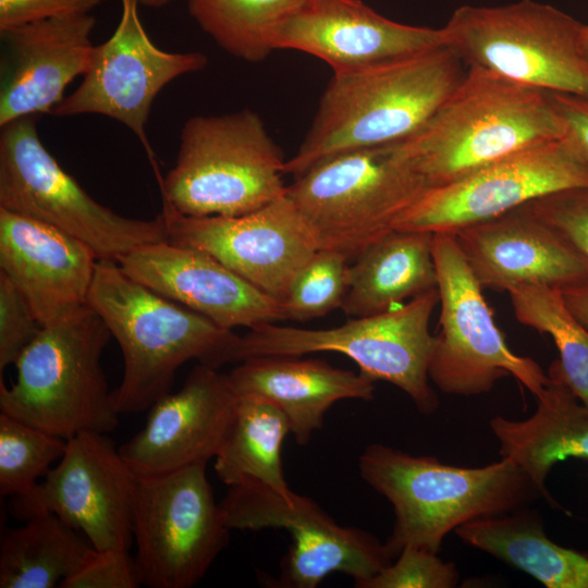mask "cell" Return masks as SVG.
Listing matches in <instances>:
<instances>
[{
    "instance_id": "1",
    "label": "cell",
    "mask_w": 588,
    "mask_h": 588,
    "mask_svg": "<svg viewBox=\"0 0 588 588\" xmlns=\"http://www.w3.org/2000/svg\"><path fill=\"white\" fill-rule=\"evenodd\" d=\"M445 45L350 72L333 73L284 174L299 176L331 156L394 145L419 131L466 71Z\"/></svg>"
},
{
    "instance_id": "2",
    "label": "cell",
    "mask_w": 588,
    "mask_h": 588,
    "mask_svg": "<svg viewBox=\"0 0 588 588\" xmlns=\"http://www.w3.org/2000/svg\"><path fill=\"white\" fill-rule=\"evenodd\" d=\"M87 304L122 352L123 377L111 393L119 414L149 409L171 392L176 370L188 360L215 368L231 363L233 330L136 281L117 261L98 260Z\"/></svg>"
},
{
    "instance_id": "3",
    "label": "cell",
    "mask_w": 588,
    "mask_h": 588,
    "mask_svg": "<svg viewBox=\"0 0 588 588\" xmlns=\"http://www.w3.org/2000/svg\"><path fill=\"white\" fill-rule=\"evenodd\" d=\"M359 474L393 506L395 520L385 546L393 560L406 546L438 553L451 531L486 517L524 509L542 498L512 460L458 467L371 443L358 458Z\"/></svg>"
},
{
    "instance_id": "4",
    "label": "cell",
    "mask_w": 588,
    "mask_h": 588,
    "mask_svg": "<svg viewBox=\"0 0 588 588\" xmlns=\"http://www.w3.org/2000/svg\"><path fill=\"white\" fill-rule=\"evenodd\" d=\"M562 137L548 91L468 68L428 122L392 146L433 187Z\"/></svg>"
},
{
    "instance_id": "5",
    "label": "cell",
    "mask_w": 588,
    "mask_h": 588,
    "mask_svg": "<svg viewBox=\"0 0 588 588\" xmlns=\"http://www.w3.org/2000/svg\"><path fill=\"white\" fill-rule=\"evenodd\" d=\"M111 338L88 304L41 326L14 365L15 382L0 380V412L65 440L114 430L120 414L101 367Z\"/></svg>"
},
{
    "instance_id": "6",
    "label": "cell",
    "mask_w": 588,
    "mask_h": 588,
    "mask_svg": "<svg viewBox=\"0 0 588 588\" xmlns=\"http://www.w3.org/2000/svg\"><path fill=\"white\" fill-rule=\"evenodd\" d=\"M285 160L260 117L244 109L195 115L183 125L162 203L188 217H233L282 197Z\"/></svg>"
},
{
    "instance_id": "7",
    "label": "cell",
    "mask_w": 588,
    "mask_h": 588,
    "mask_svg": "<svg viewBox=\"0 0 588 588\" xmlns=\"http://www.w3.org/2000/svg\"><path fill=\"white\" fill-rule=\"evenodd\" d=\"M439 303L438 289L385 313L355 317L329 329H299L267 323L237 335L231 363L259 356H303L334 352L350 357L360 372L406 393L417 411L432 414L439 399L430 384L434 335L429 331Z\"/></svg>"
},
{
    "instance_id": "8",
    "label": "cell",
    "mask_w": 588,
    "mask_h": 588,
    "mask_svg": "<svg viewBox=\"0 0 588 588\" xmlns=\"http://www.w3.org/2000/svg\"><path fill=\"white\" fill-rule=\"evenodd\" d=\"M584 24L535 0L461 5L444 30L445 46L468 68H480L544 91L588 97Z\"/></svg>"
},
{
    "instance_id": "9",
    "label": "cell",
    "mask_w": 588,
    "mask_h": 588,
    "mask_svg": "<svg viewBox=\"0 0 588 588\" xmlns=\"http://www.w3.org/2000/svg\"><path fill=\"white\" fill-rule=\"evenodd\" d=\"M429 185L392 145L350 150L314 164L285 195L320 248L348 259L394 230L399 218Z\"/></svg>"
},
{
    "instance_id": "10",
    "label": "cell",
    "mask_w": 588,
    "mask_h": 588,
    "mask_svg": "<svg viewBox=\"0 0 588 588\" xmlns=\"http://www.w3.org/2000/svg\"><path fill=\"white\" fill-rule=\"evenodd\" d=\"M39 115L0 126V207L50 224L87 244L98 259L119 260L168 241L164 219L124 217L96 201L44 146Z\"/></svg>"
},
{
    "instance_id": "11",
    "label": "cell",
    "mask_w": 588,
    "mask_h": 588,
    "mask_svg": "<svg viewBox=\"0 0 588 588\" xmlns=\"http://www.w3.org/2000/svg\"><path fill=\"white\" fill-rule=\"evenodd\" d=\"M432 254L441 308L430 380L443 393L473 396L513 376L535 396L540 394L548 373L534 359L510 350L454 234H432Z\"/></svg>"
},
{
    "instance_id": "12",
    "label": "cell",
    "mask_w": 588,
    "mask_h": 588,
    "mask_svg": "<svg viewBox=\"0 0 588 588\" xmlns=\"http://www.w3.org/2000/svg\"><path fill=\"white\" fill-rule=\"evenodd\" d=\"M206 465L137 477L133 541L144 586L191 588L228 546L231 528L215 500Z\"/></svg>"
},
{
    "instance_id": "13",
    "label": "cell",
    "mask_w": 588,
    "mask_h": 588,
    "mask_svg": "<svg viewBox=\"0 0 588 588\" xmlns=\"http://www.w3.org/2000/svg\"><path fill=\"white\" fill-rule=\"evenodd\" d=\"M220 506L231 529L284 528L291 534L293 543L273 587L315 588L340 572L358 588L393 561L385 542L339 525L318 503L294 491L283 495L267 487H229Z\"/></svg>"
},
{
    "instance_id": "14",
    "label": "cell",
    "mask_w": 588,
    "mask_h": 588,
    "mask_svg": "<svg viewBox=\"0 0 588 588\" xmlns=\"http://www.w3.org/2000/svg\"><path fill=\"white\" fill-rule=\"evenodd\" d=\"M588 187V162L564 137L491 162L455 181L429 187L394 230L454 233L546 195Z\"/></svg>"
},
{
    "instance_id": "15",
    "label": "cell",
    "mask_w": 588,
    "mask_h": 588,
    "mask_svg": "<svg viewBox=\"0 0 588 588\" xmlns=\"http://www.w3.org/2000/svg\"><path fill=\"white\" fill-rule=\"evenodd\" d=\"M139 4V0H121L114 33L95 46L82 83L51 114L113 119L130 128L154 158L146 125L157 95L173 79L205 69L208 60L198 51L169 52L157 47L140 22Z\"/></svg>"
},
{
    "instance_id": "16",
    "label": "cell",
    "mask_w": 588,
    "mask_h": 588,
    "mask_svg": "<svg viewBox=\"0 0 588 588\" xmlns=\"http://www.w3.org/2000/svg\"><path fill=\"white\" fill-rule=\"evenodd\" d=\"M161 215L169 242L210 254L281 303L299 271L320 249L285 194L241 216L188 217L166 203Z\"/></svg>"
},
{
    "instance_id": "17",
    "label": "cell",
    "mask_w": 588,
    "mask_h": 588,
    "mask_svg": "<svg viewBox=\"0 0 588 588\" xmlns=\"http://www.w3.org/2000/svg\"><path fill=\"white\" fill-rule=\"evenodd\" d=\"M136 475L106 433L83 431L34 492L15 499L26 519L49 512L81 531L97 550H128L133 542Z\"/></svg>"
},
{
    "instance_id": "18",
    "label": "cell",
    "mask_w": 588,
    "mask_h": 588,
    "mask_svg": "<svg viewBox=\"0 0 588 588\" xmlns=\"http://www.w3.org/2000/svg\"><path fill=\"white\" fill-rule=\"evenodd\" d=\"M236 399L228 373L198 363L177 392L151 405L145 426L119 451L136 477L207 464L221 446Z\"/></svg>"
},
{
    "instance_id": "19",
    "label": "cell",
    "mask_w": 588,
    "mask_h": 588,
    "mask_svg": "<svg viewBox=\"0 0 588 588\" xmlns=\"http://www.w3.org/2000/svg\"><path fill=\"white\" fill-rule=\"evenodd\" d=\"M118 264L131 278L223 329L285 320L281 302L201 249L162 241L134 249Z\"/></svg>"
},
{
    "instance_id": "20",
    "label": "cell",
    "mask_w": 588,
    "mask_h": 588,
    "mask_svg": "<svg viewBox=\"0 0 588 588\" xmlns=\"http://www.w3.org/2000/svg\"><path fill=\"white\" fill-rule=\"evenodd\" d=\"M445 45L443 28L390 20L362 0H305L277 49L298 50L350 72Z\"/></svg>"
},
{
    "instance_id": "21",
    "label": "cell",
    "mask_w": 588,
    "mask_h": 588,
    "mask_svg": "<svg viewBox=\"0 0 588 588\" xmlns=\"http://www.w3.org/2000/svg\"><path fill=\"white\" fill-rule=\"evenodd\" d=\"M93 14L54 17L1 29L0 126L52 113L65 88L88 70Z\"/></svg>"
},
{
    "instance_id": "22",
    "label": "cell",
    "mask_w": 588,
    "mask_h": 588,
    "mask_svg": "<svg viewBox=\"0 0 588 588\" xmlns=\"http://www.w3.org/2000/svg\"><path fill=\"white\" fill-rule=\"evenodd\" d=\"M452 234L482 289L563 290L588 281V266L528 204Z\"/></svg>"
},
{
    "instance_id": "23",
    "label": "cell",
    "mask_w": 588,
    "mask_h": 588,
    "mask_svg": "<svg viewBox=\"0 0 588 588\" xmlns=\"http://www.w3.org/2000/svg\"><path fill=\"white\" fill-rule=\"evenodd\" d=\"M98 257L81 240L0 207V271L46 326L87 305Z\"/></svg>"
},
{
    "instance_id": "24",
    "label": "cell",
    "mask_w": 588,
    "mask_h": 588,
    "mask_svg": "<svg viewBox=\"0 0 588 588\" xmlns=\"http://www.w3.org/2000/svg\"><path fill=\"white\" fill-rule=\"evenodd\" d=\"M228 377L236 396H256L278 406L298 445H306L322 428L324 415L334 403L371 401L375 392V381L362 372L298 356L252 357Z\"/></svg>"
},
{
    "instance_id": "25",
    "label": "cell",
    "mask_w": 588,
    "mask_h": 588,
    "mask_svg": "<svg viewBox=\"0 0 588 588\" xmlns=\"http://www.w3.org/2000/svg\"><path fill=\"white\" fill-rule=\"evenodd\" d=\"M548 376L549 383L536 396L537 407L530 417L512 420L494 416L490 429L500 444V456L516 463L551 506L564 510L549 493L546 480L559 462L588 460V408L566 384L556 360Z\"/></svg>"
},
{
    "instance_id": "26",
    "label": "cell",
    "mask_w": 588,
    "mask_h": 588,
    "mask_svg": "<svg viewBox=\"0 0 588 588\" xmlns=\"http://www.w3.org/2000/svg\"><path fill=\"white\" fill-rule=\"evenodd\" d=\"M436 289L432 233L392 230L366 246L350 266L341 309L352 317L372 316Z\"/></svg>"
},
{
    "instance_id": "27",
    "label": "cell",
    "mask_w": 588,
    "mask_h": 588,
    "mask_svg": "<svg viewBox=\"0 0 588 588\" xmlns=\"http://www.w3.org/2000/svg\"><path fill=\"white\" fill-rule=\"evenodd\" d=\"M455 534L547 588H588V555L553 542L536 511L524 507L480 518L458 527Z\"/></svg>"
},
{
    "instance_id": "28",
    "label": "cell",
    "mask_w": 588,
    "mask_h": 588,
    "mask_svg": "<svg viewBox=\"0 0 588 588\" xmlns=\"http://www.w3.org/2000/svg\"><path fill=\"white\" fill-rule=\"evenodd\" d=\"M289 433V420L278 406L256 396H237L215 456L218 478L229 487H267L289 494L292 490L281 461V448Z\"/></svg>"
},
{
    "instance_id": "29",
    "label": "cell",
    "mask_w": 588,
    "mask_h": 588,
    "mask_svg": "<svg viewBox=\"0 0 588 588\" xmlns=\"http://www.w3.org/2000/svg\"><path fill=\"white\" fill-rule=\"evenodd\" d=\"M59 516L40 512L1 538V588H52L72 575L94 547Z\"/></svg>"
},
{
    "instance_id": "30",
    "label": "cell",
    "mask_w": 588,
    "mask_h": 588,
    "mask_svg": "<svg viewBox=\"0 0 588 588\" xmlns=\"http://www.w3.org/2000/svg\"><path fill=\"white\" fill-rule=\"evenodd\" d=\"M305 0H186L191 16L215 42L247 62L277 50L286 22Z\"/></svg>"
},
{
    "instance_id": "31",
    "label": "cell",
    "mask_w": 588,
    "mask_h": 588,
    "mask_svg": "<svg viewBox=\"0 0 588 588\" xmlns=\"http://www.w3.org/2000/svg\"><path fill=\"white\" fill-rule=\"evenodd\" d=\"M507 293L518 322L551 336L566 384L588 408V328L571 313L560 289L523 284Z\"/></svg>"
},
{
    "instance_id": "32",
    "label": "cell",
    "mask_w": 588,
    "mask_h": 588,
    "mask_svg": "<svg viewBox=\"0 0 588 588\" xmlns=\"http://www.w3.org/2000/svg\"><path fill=\"white\" fill-rule=\"evenodd\" d=\"M65 449V439L0 412V494L30 495Z\"/></svg>"
},
{
    "instance_id": "33",
    "label": "cell",
    "mask_w": 588,
    "mask_h": 588,
    "mask_svg": "<svg viewBox=\"0 0 588 588\" xmlns=\"http://www.w3.org/2000/svg\"><path fill=\"white\" fill-rule=\"evenodd\" d=\"M348 258L320 248L299 271L282 302L285 320L306 321L341 308L348 289Z\"/></svg>"
},
{
    "instance_id": "34",
    "label": "cell",
    "mask_w": 588,
    "mask_h": 588,
    "mask_svg": "<svg viewBox=\"0 0 588 588\" xmlns=\"http://www.w3.org/2000/svg\"><path fill=\"white\" fill-rule=\"evenodd\" d=\"M458 578L452 562L424 548L406 546L389 565L358 588H452Z\"/></svg>"
},
{
    "instance_id": "35",
    "label": "cell",
    "mask_w": 588,
    "mask_h": 588,
    "mask_svg": "<svg viewBox=\"0 0 588 588\" xmlns=\"http://www.w3.org/2000/svg\"><path fill=\"white\" fill-rule=\"evenodd\" d=\"M528 205L588 266V187L555 192Z\"/></svg>"
},
{
    "instance_id": "36",
    "label": "cell",
    "mask_w": 588,
    "mask_h": 588,
    "mask_svg": "<svg viewBox=\"0 0 588 588\" xmlns=\"http://www.w3.org/2000/svg\"><path fill=\"white\" fill-rule=\"evenodd\" d=\"M41 329L29 303L0 271V372L15 365Z\"/></svg>"
},
{
    "instance_id": "37",
    "label": "cell",
    "mask_w": 588,
    "mask_h": 588,
    "mask_svg": "<svg viewBox=\"0 0 588 588\" xmlns=\"http://www.w3.org/2000/svg\"><path fill=\"white\" fill-rule=\"evenodd\" d=\"M143 585L135 558L128 550H94L60 588H138Z\"/></svg>"
},
{
    "instance_id": "38",
    "label": "cell",
    "mask_w": 588,
    "mask_h": 588,
    "mask_svg": "<svg viewBox=\"0 0 588 588\" xmlns=\"http://www.w3.org/2000/svg\"><path fill=\"white\" fill-rule=\"evenodd\" d=\"M106 0H0V30L37 21L90 14Z\"/></svg>"
},
{
    "instance_id": "39",
    "label": "cell",
    "mask_w": 588,
    "mask_h": 588,
    "mask_svg": "<svg viewBox=\"0 0 588 588\" xmlns=\"http://www.w3.org/2000/svg\"><path fill=\"white\" fill-rule=\"evenodd\" d=\"M566 138L588 162V97L548 91Z\"/></svg>"
},
{
    "instance_id": "40",
    "label": "cell",
    "mask_w": 588,
    "mask_h": 588,
    "mask_svg": "<svg viewBox=\"0 0 588 588\" xmlns=\"http://www.w3.org/2000/svg\"><path fill=\"white\" fill-rule=\"evenodd\" d=\"M571 313L588 328V281L561 290Z\"/></svg>"
},
{
    "instance_id": "41",
    "label": "cell",
    "mask_w": 588,
    "mask_h": 588,
    "mask_svg": "<svg viewBox=\"0 0 588 588\" xmlns=\"http://www.w3.org/2000/svg\"><path fill=\"white\" fill-rule=\"evenodd\" d=\"M580 46L583 54L588 62V24H584L580 36Z\"/></svg>"
},
{
    "instance_id": "42",
    "label": "cell",
    "mask_w": 588,
    "mask_h": 588,
    "mask_svg": "<svg viewBox=\"0 0 588 588\" xmlns=\"http://www.w3.org/2000/svg\"><path fill=\"white\" fill-rule=\"evenodd\" d=\"M172 0H139V3L146 8L158 9L167 5Z\"/></svg>"
}]
</instances>
